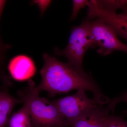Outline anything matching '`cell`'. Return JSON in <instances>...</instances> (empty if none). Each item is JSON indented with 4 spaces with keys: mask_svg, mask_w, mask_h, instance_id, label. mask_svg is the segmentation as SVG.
<instances>
[{
    "mask_svg": "<svg viewBox=\"0 0 127 127\" xmlns=\"http://www.w3.org/2000/svg\"><path fill=\"white\" fill-rule=\"evenodd\" d=\"M6 2V0H0V16H1L2 11L4 10Z\"/></svg>",
    "mask_w": 127,
    "mask_h": 127,
    "instance_id": "obj_16",
    "label": "cell"
},
{
    "mask_svg": "<svg viewBox=\"0 0 127 127\" xmlns=\"http://www.w3.org/2000/svg\"><path fill=\"white\" fill-rule=\"evenodd\" d=\"M107 127H127V121L122 117L111 115Z\"/></svg>",
    "mask_w": 127,
    "mask_h": 127,
    "instance_id": "obj_14",
    "label": "cell"
},
{
    "mask_svg": "<svg viewBox=\"0 0 127 127\" xmlns=\"http://www.w3.org/2000/svg\"><path fill=\"white\" fill-rule=\"evenodd\" d=\"M87 6L88 9L86 20L101 18L114 30L117 35L127 40V15L106 10L99 6L95 0L89 1Z\"/></svg>",
    "mask_w": 127,
    "mask_h": 127,
    "instance_id": "obj_6",
    "label": "cell"
},
{
    "mask_svg": "<svg viewBox=\"0 0 127 127\" xmlns=\"http://www.w3.org/2000/svg\"><path fill=\"white\" fill-rule=\"evenodd\" d=\"M51 0H35L32 1L33 4H37L41 11V15H42L48 7L50 6Z\"/></svg>",
    "mask_w": 127,
    "mask_h": 127,
    "instance_id": "obj_15",
    "label": "cell"
},
{
    "mask_svg": "<svg viewBox=\"0 0 127 127\" xmlns=\"http://www.w3.org/2000/svg\"><path fill=\"white\" fill-rule=\"evenodd\" d=\"M44 65L41 70V83L36 87L39 93L47 91L50 96L67 93L72 90L83 89L91 92L100 104L109 103L97 84L90 75L82 73L69 63L59 61L55 57L44 53Z\"/></svg>",
    "mask_w": 127,
    "mask_h": 127,
    "instance_id": "obj_1",
    "label": "cell"
},
{
    "mask_svg": "<svg viewBox=\"0 0 127 127\" xmlns=\"http://www.w3.org/2000/svg\"><path fill=\"white\" fill-rule=\"evenodd\" d=\"M122 13L127 15V9L124 10Z\"/></svg>",
    "mask_w": 127,
    "mask_h": 127,
    "instance_id": "obj_17",
    "label": "cell"
},
{
    "mask_svg": "<svg viewBox=\"0 0 127 127\" xmlns=\"http://www.w3.org/2000/svg\"><path fill=\"white\" fill-rule=\"evenodd\" d=\"M96 47L89 29V21L85 20L79 26L72 27L65 48L60 50L56 48L55 52L58 56L65 57L68 63L80 72L86 74L82 67L84 55L87 50Z\"/></svg>",
    "mask_w": 127,
    "mask_h": 127,
    "instance_id": "obj_3",
    "label": "cell"
},
{
    "mask_svg": "<svg viewBox=\"0 0 127 127\" xmlns=\"http://www.w3.org/2000/svg\"><path fill=\"white\" fill-rule=\"evenodd\" d=\"M22 103L18 99L10 95L7 88L0 93V127H6L8 125L10 114L16 104Z\"/></svg>",
    "mask_w": 127,
    "mask_h": 127,
    "instance_id": "obj_9",
    "label": "cell"
},
{
    "mask_svg": "<svg viewBox=\"0 0 127 127\" xmlns=\"http://www.w3.org/2000/svg\"><path fill=\"white\" fill-rule=\"evenodd\" d=\"M102 105L98 104L91 108L70 127H107L111 115Z\"/></svg>",
    "mask_w": 127,
    "mask_h": 127,
    "instance_id": "obj_7",
    "label": "cell"
},
{
    "mask_svg": "<svg viewBox=\"0 0 127 127\" xmlns=\"http://www.w3.org/2000/svg\"><path fill=\"white\" fill-rule=\"evenodd\" d=\"M100 7L108 11L116 12L117 9L123 11L127 9V0H96Z\"/></svg>",
    "mask_w": 127,
    "mask_h": 127,
    "instance_id": "obj_11",
    "label": "cell"
},
{
    "mask_svg": "<svg viewBox=\"0 0 127 127\" xmlns=\"http://www.w3.org/2000/svg\"><path fill=\"white\" fill-rule=\"evenodd\" d=\"M127 103V92L123 93L117 97L114 98L108 103L107 108L109 112H112L114 114L116 105L120 102Z\"/></svg>",
    "mask_w": 127,
    "mask_h": 127,
    "instance_id": "obj_13",
    "label": "cell"
},
{
    "mask_svg": "<svg viewBox=\"0 0 127 127\" xmlns=\"http://www.w3.org/2000/svg\"><path fill=\"white\" fill-rule=\"evenodd\" d=\"M35 83L30 80L18 91V96L27 107L33 127H66L65 119L53 101L39 96Z\"/></svg>",
    "mask_w": 127,
    "mask_h": 127,
    "instance_id": "obj_2",
    "label": "cell"
},
{
    "mask_svg": "<svg viewBox=\"0 0 127 127\" xmlns=\"http://www.w3.org/2000/svg\"><path fill=\"white\" fill-rule=\"evenodd\" d=\"M10 74L14 79L19 81H26L33 77L36 73V67L30 57L21 55L11 60L8 66Z\"/></svg>",
    "mask_w": 127,
    "mask_h": 127,
    "instance_id": "obj_8",
    "label": "cell"
},
{
    "mask_svg": "<svg viewBox=\"0 0 127 127\" xmlns=\"http://www.w3.org/2000/svg\"><path fill=\"white\" fill-rule=\"evenodd\" d=\"M9 127H33L31 115L25 105L11 116Z\"/></svg>",
    "mask_w": 127,
    "mask_h": 127,
    "instance_id": "obj_10",
    "label": "cell"
},
{
    "mask_svg": "<svg viewBox=\"0 0 127 127\" xmlns=\"http://www.w3.org/2000/svg\"><path fill=\"white\" fill-rule=\"evenodd\" d=\"M126 113H127V112H126Z\"/></svg>",
    "mask_w": 127,
    "mask_h": 127,
    "instance_id": "obj_18",
    "label": "cell"
},
{
    "mask_svg": "<svg viewBox=\"0 0 127 127\" xmlns=\"http://www.w3.org/2000/svg\"><path fill=\"white\" fill-rule=\"evenodd\" d=\"M89 1L88 0H73L72 1L73 10L70 18V21L75 20L80 10L87 6Z\"/></svg>",
    "mask_w": 127,
    "mask_h": 127,
    "instance_id": "obj_12",
    "label": "cell"
},
{
    "mask_svg": "<svg viewBox=\"0 0 127 127\" xmlns=\"http://www.w3.org/2000/svg\"><path fill=\"white\" fill-rule=\"evenodd\" d=\"M88 21L92 36L98 47L97 51L98 54L107 56L115 51L127 53V44L119 40L114 30L103 20L96 18Z\"/></svg>",
    "mask_w": 127,
    "mask_h": 127,
    "instance_id": "obj_5",
    "label": "cell"
},
{
    "mask_svg": "<svg viewBox=\"0 0 127 127\" xmlns=\"http://www.w3.org/2000/svg\"><path fill=\"white\" fill-rule=\"evenodd\" d=\"M85 91L80 89L74 95L53 101L65 119L66 127H70L89 110L101 104L94 98H89Z\"/></svg>",
    "mask_w": 127,
    "mask_h": 127,
    "instance_id": "obj_4",
    "label": "cell"
}]
</instances>
